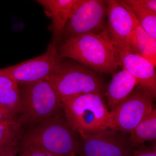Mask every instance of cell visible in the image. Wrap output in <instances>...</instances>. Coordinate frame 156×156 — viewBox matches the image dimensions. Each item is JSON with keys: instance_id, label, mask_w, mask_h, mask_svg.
Wrapping results in <instances>:
<instances>
[{"instance_id": "19", "label": "cell", "mask_w": 156, "mask_h": 156, "mask_svg": "<svg viewBox=\"0 0 156 156\" xmlns=\"http://www.w3.org/2000/svg\"><path fill=\"white\" fill-rule=\"evenodd\" d=\"M19 156H56L32 141L23 139L18 149Z\"/></svg>"}, {"instance_id": "17", "label": "cell", "mask_w": 156, "mask_h": 156, "mask_svg": "<svg viewBox=\"0 0 156 156\" xmlns=\"http://www.w3.org/2000/svg\"><path fill=\"white\" fill-rule=\"evenodd\" d=\"M124 1L144 29L156 39V14L139 5L135 0Z\"/></svg>"}, {"instance_id": "7", "label": "cell", "mask_w": 156, "mask_h": 156, "mask_svg": "<svg viewBox=\"0 0 156 156\" xmlns=\"http://www.w3.org/2000/svg\"><path fill=\"white\" fill-rule=\"evenodd\" d=\"M61 60L57 46L51 43L46 52L41 56L0 69V75L18 83L48 80L58 69Z\"/></svg>"}, {"instance_id": "20", "label": "cell", "mask_w": 156, "mask_h": 156, "mask_svg": "<svg viewBox=\"0 0 156 156\" xmlns=\"http://www.w3.org/2000/svg\"><path fill=\"white\" fill-rule=\"evenodd\" d=\"M132 156H156V145L147 147L144 145L138 147Z\"/></svg>"}, {"instance_id": "4", "label": "cell", "mask_w": 156, "mask_h": 156, "mask_svg": "<svg viewBox=\"0 0 156 156\" xmlns=\"http://www.w3.org/2000/svg\"><path fill=\"white\" fill-rule=\"evenodd\" d=\"M62 101L79 94L104 96V84L99 73L74 61L62 58L54 74L47 80Z\"/></svg>"}, {"instance_id": "2", "label": "cell", "mask_w": 156, "mask_h": 156, "mask_svg": "<svg viewBox=\"0 0 156 156\" xmlns=\"http://www.w3.org/2000/svg\"><path fill=\"white\" fill-rule=\"evenodd\" d=\"M61 101L66 121L80 136L109 128L110 112L103 96L92 93L79 94Z\"/></svg>"}, {"instance_id": "1", "label": "cell", "mask_w": 156, "mask_h": 156, "mask_svg": "<svg viewBox=\"0 0 156 156\" xmlns=\"http://www.w3.org/2000/svg\"><path fill=\"white\" fill-rule=\"evenodd\" d=\"M57 49L61 58H71L97 72L113 75L119 67L118 51L110 41L108 30L99 34L67 39Z\"/></svg>"}, {"instance_id": "18", "label": "cell", "mask_w": 156, "mask_h": 156, "mask_svg": "<svg viewBox=\"0 0 156 156\" xmlns=\"http://www.w3.org/2000/svg\"><path fill=\"white\" fill-rule=\"evenodd\" d=\"M0 103L8 107L16 115L20 110L19 88H0Z\"/></svg>"}, {"instance_id": "16", "label": "cell", "mask_w": 156, "mask_h": 156, "mask_svg": "<svg viewBox=\"0 0 156 156\" xmlns=\"http://www.w3.org/2000/svg\"><path fill=\"white\" fill-rule=\"evenodd\" d=\"M131 12L134 22V35L137 51L136 54L145 58L156 66V39L144 29L131 11Z\"/></svg>"}, {"instance_id": "8", "label": "cell", "mask_w": 156, "mask_h": 156, "mask_svg": "<svg viewBox=\"0 0 156 156\" xmlns=\"http://www.w3.org/2000/svg\"><path fill=\"white\" fill-rule=\"evenodd\" d=\"M107 30L110 41L118 52L136 54L133 16L124 1L108 0Z\"/></svg>"}, {"instance_id": "9", "label": "cell", "mask_w": 156, "mask_h": 156, "mask_svg": "<svg viewBox=\"0 0 156 156\" xmlns=\"http://www.w3.org/2000/svg\"><path fill=\"white\" fill-rule=\"evenodd\" d=\"M106 17V1L83 0L66 23L62 40L86 34L103 33L107 30Z\"/></svg>"}, {"instance_id": "5", "label": "cell", "mask_w": 156, "mask_h": 156, "mask_svg": "<svg viewBox=\"0 0 156 156\" xmlns=\"http://www.w3.org/2000/svg\"><path fill=\"white\" fill-rule=\"evenodd\" d=\"M76 134L60 112L25 131L23 139L34 142L56 156H71L80 151L81 141Z\"/></svg>"}, {"instance_id": "10", "label": "cell", "mask_w": 156, "mask_h": 156, "mask_svg": "<svg viewBox=\"0 0 156 156\" xmlns=\"http://www.w3.org/2000/svg\"><path fill=\"white\" fill-rule=\"evenodd\" d=\"M126 134L108 128L83 134L79 153L81 156H130L132 148Z\"/></svg>"}, {"instance_id": "21", "label": "cell", "mask_w": 156, "mask_h": 156, "mask_svg": "<svg viewBox=\"0 0 156 156\" xmlns=\"http://www.w3.org/2000/svg\"><path fill=\"white\" fill-rule=\"evenodd\" d=\"M17 115L10 109L0 103V122L17 119Z\"/></svg>"}, {"instance_id": "6", "label": "cell", "mask_w": 156, "mask_h": 156, "mask_svg": "<svg viewBox=\"0 0 156 156\" xmlns=\"http://www.w3.org/2000/svg\"><path fill=\"white\" fill-rule=\"evenodd\" d=\"M154 101L139 85L110 112L109 128L129 133L154 108Z\"/></svg>"}, {"instance_id": "12", "label": "cell", "mask_w": 156, "mask_h": 156, "mask_svg": "<svg viewBox=\"0 0 156 156\" xmlns=\"http://www.w3.org/2000/svg\"><path fill=\"white\" fill-rule=\"evenodd\" d=\"M52 19L51 29L53 33L51 43L58 46L62 40L66 23L77 10L83 0H38Z\"/></svg>"}, {"instance_id": "3", "label": "cell", "mask_w": 156, "mask_h": 156, "mask_svg": "<svg viewBox=\"0 0 156 156\" xmlns=\"http://www.w3.org/2000/svg\"><path fill=\"white\" fill-rule=\"evenodd\" d=\"M18 84L19 122L27 131L61 112L62 101L47 80Z\"/></svg>"}, {"instance_id": "15", "label": "cell", "mask_w": 156, "mask_h": 156, "mask_svg": "<svg viewBox=\"0 0 156 156\" xmlns=\"http://www.w3.org/2000/svg\"><path fill=\"white\" fill-rule=\"evenodd\" d=\"M131 147H138L147 142L156 140V110L154 108L130 133Z\"/></svg>"}, {"instance_id": "24", "label": "cell", "mask_w": 156, "mask_h": 156, "mask_svg": "<svg viewBox=\"0 0 156 156\" xmlns=\"http://www.w3.org/2000/svg\"><path fill=\"white\" fill-rule=\"evenodd\" d=\"M0 156H19L18 155H0Z\"/></svg>"}, {"instance_id": "14", "label": "cell", "mask_w": 156, "mask_h": 156, "mask_svg": "<svg viewBox=\"0 0 156 156\" xmlns=\"http://www.w3.org/2000/svg\"><path fill=\"white\" fill-rule=\"evenodd\" d=\"M25 131L18 118L0 122V155H18Z\"/></svg>"}, {"instance_id": "25", "label": "cell", "mask_w": 156, "mask_h": 156, "mask_svg": "<svg viewBox=\"0 0 156 156\" xmlns=\"http://www.w3.org/2000/svg\"><path fill=\"white\" fill-rule=\"evenodd\" d=\"M71 156H76V154H73V155H71Z\"/></svg>"}, {"instance_id": "22", "label": "cell", "mask_w": 156, "mask_h": 156, "mask_svg": "<svg viewBox=\"0 0 156 156\" xmlns=\"http://www.w3.org/2000/svg\"><path fill=\"white\" fill-rule=\"evenodd\" d=\"M135 2L143 8L156 14V0H135Z\"/></svg>"}, {"instance_id": "11", "label": "cell", "mask_w": 156, "mask_h": 156, "mask_svg": "<svg viewBox=\"0 0 156 156\" xmlns=\"http://www.w3.org/2000/svg\"><path fill=\"white\" fill-rule=\"evenodd\" d=\"M119 66L136 79L138 85L154 101L156 98L155 66L142 56L129 52H118Z\"/></svg>"}, {"instance_id": "13", "label": "cell", "mask_w": 156, "mask_h": 156, "mask_svg": "<svg viewBox=\"0 0 156 156\" xmlns=\"http://www.w3.org/2000/svg\"><path fill=\"white\" fill-rule=\"evenodd\" d=\"M137 85L136 79L126 69H122L114 74L105 94L110 112L127 97Z\"/></svg>"}, {"instance_id": "23", "label": "cell", "mask_w": 156, "mask_h": 156, "mask_svg": "<svg viewBox=\"0 0 156 156\" xmlns=\"http://www.w3.org/2000/svg\"><path fill=\"white\" fill-rule=\"evenodd\" d=\"M0 88L18 89V84L16 81L0 75Z\"/></svg>"}]
</instances>
